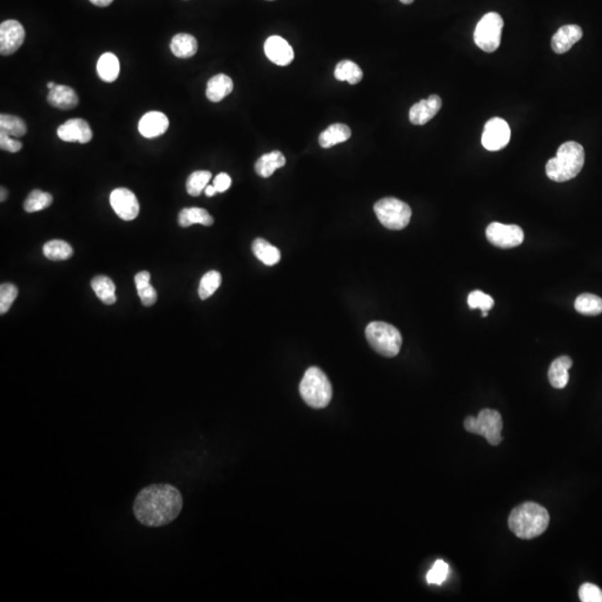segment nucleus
I'll return each instance as SVG.
<instances>
[{
	"mask_svg": "<svg viewBox=\"0 0 602 602\" xmlns=\"http://www.w3.org/2000/svg\"><path fill=\"white\" fill-rule=\"evenodd\" d=\"M183 498L175 486L158 483L142 488L133 504V512L140 523L148 527H165L179 517Z\"/></svg>",
	"mask_w": 602,
	"mask_h": 602,
	"instance_id": "f257e3e1",
	"label": "nucleus"
},
{
	"mask_svg": "<svg viewBox=\"0 0 602 602\" xmlns=\"http://www.w3.org/2000/svg\"><path fill=\"white\" fill-rule=\"evenodd\" d=\"M550 515L545 508L535 502H525L510 514L509 527L518 537L530 540L548 529Z\"/></svg>",
	"mask_w": 602,
	"mask_h": 602,
	"instance_id": "f03ea898",
	"label": "nucleus"
},
{
	"mask_svg": "<svg viewBox=\"0 0 602 602\" xmlns=\"http://www.w3.org/2000/svg\"><path fill=\"white\" fill-rule=\"evenodd\" d=\"M584 164V150L576 142H566L559 148L556 158L549 160L545 172L554 182H567L576 177Z\"/></svg>",
	"mask_w": 602,
	"mask_h": 602,
	"instance_id": "7ed1b4c3",
	"label": "nucleus"
},
{
	"mask_svg": "<svg viewBox=\"0 0 602 602\" xmlns=\"http://www.w3.org/2000/svg\"><path fill=\"white\" fill-rule=\"evenodd\" d=\"M299 392L307 405L317 410L327 407L332 398L329 379L318 367L307 369L299 385Z\"/></svg>",
	"mask_w": 602,
	"mask_h": 602,
	"instance_id": "20e7f679",
	"label": "nucleus"
},
{
	"mask_svg": "<svg viewBox=\"0 0 602 602\" xmlns=\"http://www.w3.org/2000/svg\"><path fill=\"white\" fill-rule=\"evenodd\" d=\"M369 345L384 357L398 356L402 347L403 338L398 328L383 322H373L366 327Z\"/></svg>",
	"mask_w": 602,
	"mask_h": 602,
	"instance_id": "39448f33",
	"label": "nucleus"
},
{
	"mask_svg": "<svg viewBox=\"0 0 602 602\" xmlns=\"http://www.w3.org/2000/svg\"><path fill=\"white\" fill-rule=\"evenodd\" d=\"M375 214L379 222L390 230H402L410 224L412 209L407 203L396 197H385L374 205Z\"/></svg>",
	"mask_w": 602,
	"mask_h": 602,
	"instance_id": "423d86ee",
	"label": "nucleus"
},
{
	"mask_svg": "<svg viewBox=\"0 0 602 602\" xmlns=\"http://www.w3.org/2000/svg\"><path fill=\"white\" fill-rule=\"evenodd\" d=\"M465 429L470 433L478 434L484 437L491 445L496 447L501 444V432L503 429V421L501 414L498 410H481L478 417L469 416L464 422Z\"/></svg>",
	"mask_w": 602,
	"mask_h": 602,
	"instance_id": "0eeeda50",
	"label": "nucleus"
},
{
	"mask_svg": "<svg viewBox=\"0 0 602 602\" xmlns=\"http://www.w3.org/2000/svg\"><path fill=\"white\" fill-rule=\"evenodd\" d=\"M504 21L498 13H488L483 16L474 31L476 46L486 53H493L501 44V35Z\"/></svg>",
	"mask_w": 602,
	"mask_h": 602,
	"instance_id": "6e6552de",
	"label": "nucleus"
},
{
	"mask_svg": "<svg viewBox=\"0 0 602 602\" xmlns=\"http://www.w3.org/2000/svg\"><path fill=\"white\" fill-rule=\"evenodd\" d=\"M488 242L502 249L519 247L525 240L523 230L515 224H503L493 222L486 228Z\"/></svg>",
	"mask_w": 602,
	"mask_h": 602,
	"instance_id": "1a4fd4ad",
	"label": "nucleus"
},
{
	"mask_svg": "<svg viewBox=\"0 0 602 602\" xmlns=\"http://www.w3.org/2000/svg\"><path fill=\"white\" fill-rule=\"evenodd\" d=\"M511 130L503 119L494 117L486 122L483 131L482 144L488 150H500L509 144Z\"/></svg>",
	"mask_w": 602,
	"mask_h": 602,
	"instance_id": "9d476101",
	"label": "nucleus"
},
{
	"mask_svg": "<svg viewBox=\"0 0 602 602\" xmlns=\"http://www.w3.org/2000/svg\"><path fill=\"white\" fill-rule=\"evenodd\" d=\"M109 203L117 216L124 221L134 220L140 213L138 197L131 190L125 187L115 189L109 195Z\"/></svg>",
	"mask_w": 602,
	"mask_h": 602,
	"instance_id": "9b49d317",
	"label": "nucleus"
},
{
	"mask_svg": "<svg viewBox=\"0 0 602 602\" xmlns=\"http://www.w3.org/2000/svg\"><path fill=\"white\" fill-rule=\"evenodd\" d=\"M25 40V29L18 21H3L0 25V54L3 56L13 54L21 48Z\"/></svg>",
	"mask_w": 602,
	"mask_h": 602,
	"instance_id": "f8f14e48",
	"label": "nucleus"
},
{
	"mask_svg": "<svg viewBox=\"0 0 602 602\" xmlns=\"http://www.w3.org/2000/svg\"><path fill=\"white\" fill-rule=\"evenodd\" d=\"M58 136L64 142L86 144L93 138V132L89 123L83 119H72L58 126Z\"/></svg>",
	"mask_w": 602,
	"mask_h": 602,
	"instance_id": "ddd939ff",
	"label": "nucleus"
},
{
	"mask_svg": "<svg viewBox=\"0 0 602 602\" xmlns=\"http://www.w3.org/2000/svg\"><path fill=\"white\" fill-rule=\"evenodd\" d=\"M265 54L268 60L278 66H287L295 58L294 50L286 39L280 36H271L266 40Z\"/></svg>",
	"mask_w": 602,
	"mask_h": 602,
	"instance_id": "4468645a",
	"label": "nucleus"
},
{
	"mask_svg": "<svg viewBox=\"0 0 602 602\" xmlns=\"http://www.w3.org/2000/svg\"><path fill=\"white\" fill-rule=\"evenodd\" d=\"M442 107V99L439 95H431L427 99H422L410 109V121L414 125L429 123Z\"/></svg>",
	"mask_w": 602,
	"mask_h": 602,
	"instance_id": "2eb2a0df",
	"label": "nucleus"
},
{
	"mask_svg": "<svg viewBox=\"0 0 602 602\" xmlns=\"http://www.w3.org/2000/svg\"><path fill=\"white\" fill-rule=\"evenodd\" d=\"M169 119L164 113L152 111L146 113L138 122V132L146 138L163 136L169 128Z\"/></svg>",
	"mask_w": 602,
	"mask_h": 602,
	"instance_id": "dca6fc26",
	"label": "nucleus"
},
{
	"mask_svg": "<svg viewBox=\"0 0 602 602\" xmlns=\"http://www.w3.org/2000/svg\"><path fill=\"white\" fill-rule=\"evenodd\" d=\"M584 36L582 28L578 25H566L558 29L551 39V47L557 54H564L571 50L576 43Z\"/></svg>",
	"mask_w": 602,
	"mask_h": 602,
	"instance_id": "f3484780",
	"label": "nucleus"
},
{
	"mask_svg": "<svg viewBox=\"0 0 602 602\" xmlns=\"http://www.w3.org/2000/svg\"><path fill=\"white\" fill-rule=\"evenodd\" d=\"M47 102L50 106L55 109H75L78 105V97L76 92L72 87L66 85H56L55 89H50Z\"/></svg>",
	"mask_w": 602,
	"mask_h": 602,
	"instance_id": "a211bd4d",
	"label": "nucleus"
},
{
	"mask_svg": "<svg viewBox=\"0 0 602 602\" xmlns=\"http://www.w3.org/2000/svg\"><path fill=\"white\" fill-rule=\"evenodd\" d=\"M572 367V359L568 356H561L553 361L549 368L548 377L551 386L562 390L568 385L569 369Z\"/></svg>",
	"mask_w": 602,
	"mask_h": 602,
	"instance_id": "6ab92c4d",
	"label": "nucleus"
},
{
	"mask_svg": "<svg viewBox=\"0 0 602 602\" xmlns=\"http://www.w3.org/2000/svg\"><path fill=\"white\" fill-rule=\"evenodd\" d=\"M234 91V82L224 74H218L210 78L207 85V97L212 103H219Z\"/></svg>",
	"mask_w": 602,
	"mask_h": 602,
	"instance_id": "aec40b11",
	"label": "nucleus"
},
{
	"mask_svg": "<svg viewBox=\"0 0 602 602\" xmlns=\"http://www.w3.org/2000/svg\"><path fill=\"white\" fill-rule=\"evenodd\" d=\"M351 136V130L348 125L336 123L330 125L319 136V144L322 148H330L337 144L344 143Z\"/></svg>",
	"mask_w": 602,
	"mask_h": 602,
	"instance_id": "412c9836",
	"label": "nucleus"
},
{
	"mask_svg": "<svg viewBox=\"0 0 602 602\" xmlns=\"http://www.w3.org/2000/svg\"><path fill=\"white\" fill-rule=\"evenodd\" d=\"M286 164V158L280 150H273L270 153L263 154L256 162L255 170L261 177H270L277 170Z\"/></svg>",
	"mask_w": 602,
	"mask_h": 602,
	"instance_id": "4be33fe9",
	"label": "nucleus"
},
{
	"mask_svg": "<svg viewBox=\"0 0 602 602\" xmlns=\"http://www.w3.org/2000/svg\"><path fill=\"white\" fill-rule=\"evenodd\" d=\"M171 52L174 56L177 58H190L195 56L197 52V42L195 36L187 34V33H180L175 35L172 38Z\"/></svg>",
	"mask_w": 602,
	"mask_h": 602,
	"instance_id": "5701e85b",
	"label": "nucleus"
},
{
	"mask_svg": "<svg viewBox=\"0 0 602 602\" xmlns=\"http://www.w3.org/2000/svg\"><path fill=\"white\" fill-rule=\"evenodd\" d=\"M97 74L102 81L113 83L120 75V62L116 55L113 53H105L102 55L97 62Z\"/></svg>",
	"mask_w": 602,
	"mask_h": 602,
	"instance_id": "b1692460",
	"label": "nucleus"
},
{
	"mask_svg": "<svg viewBox=\"0 0 602 602\" xmlns=\"http://www.w3.org/2000/svg\"><path fill=\"white\" fill-rule=\"evenodd\" d=\"M252 252L261 263L269 267L277 265L280 261L281 253L278 248L261 238H258L252 242Z\"/></svg>",
	"mask_w": 602,
	"mask_h": 602,
	"instance_id": "393cba45",
	"label": "nucleus"
},
{
	"mask_svg": "<svg viewBox=\"0 0 602 602\" xmlns=\"http://www.w3.org/2000/svg\"><path fill=\"white\" fill-rule=\"evenodd\" d=\"M212 216L208 211L202 208H185L179 213V224L183 228L193 226V224H202V226H212Z\"/></svg>",
	"mask_w": 602,
	"mask_h": 602,
	"instance_id": "a878e982",
	"label": "nucleus"
},
{
	"mask_svg": "<svg viewBox=\"0 0 602 602\" xmlns=\"http://www.w3.org/2000/svg\"><path fill=\"white\" fill-rule=\"evenodd\" d=\"M91 286L103 304L113 305L116 302V288L112 279H109L106 275H97L92 280Z\"/></svg>",
	"mask_w": 602,
	"mask_h": 602,
	"instance_id": "bb28decb",
	"label": "nucleus"
},
{
	"mask_svg": "<svg viewBox=\"0 0 602 602\" xmlns=\"http://www.w3.org/2000/svg\"><path fill=\"white\" fill-rule=\"evenodd\" d=\"M335 77L337 81L348 82L351 85L359 84L363 80V70L356 62L349 60L338 62L335 68Z\"/></svg>",
	"mask_w": 602,
	"mask_h": 602,
	"instance_id": "cd10ccee",
	"label": "nucleus"
},
{
	"mask_svg": "<svg viewBox=\"0 0 602 602\" xmlns=\"http://www.w3.org/2000/svg\"><path fill=\"white\" fill-rule=\"evenodd\" d=\"M150 275L148 271H142L136 275V286L138 296L144 306L150 307L155 304L158 299L155 289L150 283Z\"/></svg>",
	"mask_w": 602,
	"mask_h": 602,
	"instance_id": "c85d7f7f",
	"label": "nucleus"
},
{
	"mask_svg": "<svg viewBox=\"0 0 602 602\" xmlns=\"http://www.w3.org/2000/svg\"><path fill=\"white\" fill-rule=\"evenodd\" d=\"M0 132L13 138H23L27 133L25 121L16 115H0Z\"/></svg>",
	"mask_w": 602,
	"mask_h": 602,
	"instance_id": "c756f323",
	"label": "nucleus"
},
{
	"mask_svg": "<svg viewBox=\"0 0 602 602\" xmlns=\"http://www.w3.org/2000/svg\"><path fill=\"white\" fill-rule=\"evenodd\" d=\"M45 257L53 261H62L70 259L73 256V248L70 244L62 240H52L47 242L43 248Z\"/></svg>",
	"mask_w": 602,
	"mask_h": 602,
	"instance_id": "7c9ffc66",
	"label": "nucleus"
},
{
	"mask_svg": "<svg viewBox=\"0 0 602 602\" xmlns=\"http://www.w3.org/2000/svg\"><path fill=\"white\" fill-rule=\"evenodd\" d=\"M574 308L579 314L597 316L602 314V299L592 294H582L576 299Z\"/></svg>",
	"mask_w": 602,
	"mask_h": 602,
	"instance_id": "2f4dec72",
	"label": "nucleus"
},
{
	"mask_svg": "<svg viewBox=\"0 0 602 602\" xmlns=\"http://www.w3.org/2000/svg\"><path fill=\"white\" fill-rule=\"evenodd\" d=\"M53 203V197L50 193L43 192L40 190H34L29 193L25 203H23V209L28 213L38 212V211L45 210V209L50 207Z\"/></svg>",
	"mask_w": 602,
	"mask_h": 602,
	"instance_id": "473e14b6",
	"label": "nucleus"
},
{
	"mask_svg": "<svg viewBox=\"0 0 602 602\" xmlns=\"http://www.w3.org/2000/svg\"><path fill=\"white\" fill-rule=\"evenodd\" d=\"M221 281H222V278H221L220 273H218V271L212 270L205 273L201 279L200 286H199V297L202 300L210 298L221 286Z\"/></svg>",
	"mask_w": 602,
	"mask_h": 602,
	"instance_id": "72a5a7b5",
	"label": "nucleus"
},
{
	"mask_svg": "<svg viewBox=\"0 0 602 602\" xmlns=\"http://www.w3.org/2000/svg\"><path fill=\"white\" fill-rule=\"evenodd\" d=\"M212 174L209 171L193 172L187 180V191L192 197H199L203 190L208 187Z\"/></svg>",
	"mask_w": 602,
	"mask_h": 602,
	"instance_id": "f704fd0d",
	"label": "nucleus"
},
{
	"mask_svg": "<svg viewBox=\"0 0 602 602\" xmlns=\"http://www.w3.org/2000/svg\"><path fill=\"white\" fill-rule=\"evenodd\" d=\"M17 296L18 289L13 283H3L0 286V314H6L11 309Z\"/></svg>",
	"mask_w": 602,
	"mask_h": 602,
	"instance_id": "c9c22d12",
	"label": "nucleus"
},
{
	"mask_svg": "<svg viewBox=\"0 0 602 602\" xmlns=\"http://www.w3.org/2000/svg\"><path fill=\"white\" fill-rule=\"evenodd\" d=\"M467 304L471 309H481L482 312H490L493 308L494 300L492 297L484 294L483 291L474 290L469 295Z\"/></svg>",
	"mask_w": 602,
	"mask_h": 602,
	"instance_id": "e433bc0d",
	"label": "nucleus"
},
{
	"mask_svg": "<svg viewBox=\"0 0 602 602\" xmlns=\"http://www.w3.org/2000/svg\"><path fill=\"white\" fill-rule=\"evenodd\" d=\"M447 574H449V564L443 560H437L426 576V580L429 584L441 586L447 580Z\"/></svg>",
	"mask_w": 602,
	"mask_h": 602,
	"instance_id": "4c0bfd02",
	"label": "nucleus"
},
{
	"mask_svg": "<svg viewBox=\"0 0 602 602\" xmlns=\"http://www.w3.org/2000/svg\"><path fill=\"white\" fill-rule=\"evenodd\" d=\"M579 598L582 602H602V590L592 584H584L579 589Z\"/></svg>",
	"mask_w": 602,
	"mask_h": 602,
	"instance_id": "58836bf2",
	"label": "nucleus"
},
{
	"mask_svg": "<svg viewBox=\"0 0 602 602\" xmlns=\"http://www.w3.org/2000/svg\"><path fill=\"white\" fill-rule=\"evenodd\" d=\"M23 148L21 141L16 140L13 136H7L5 133L0 132V148L7 150L11 153H17Z\"/></svg>",
	"mask_w": 602,
	"mask_h": 602,
	"instance_id": "ea45409f",
	"label": "nucleus"
},
{
	"mask_svg": "<svg viewBox=\"0 0 602 602\" xmlns=\"http://www.w3.org/2000/svg\"><path fill=\"white\" fill-rule=\"evenodd\" d=\"M231 177H229L226 173H220L217 175L216 179L213 181V185L216 187L218 193L226 192V190L231 187Z\"/></svg>",
	"mask_w": 602,
	"mask_h": 602,
	"instance_id": "a19ab883",
	"label": "nucleus"
},
{
	"mask_svg": "<svg viewBox=\"0 0 602 602\" xmlns=\"http://www.w3.org/2000/svg\"><path fill=\"white\" fill-rule=\"evenodd\" d=\"M93 5L97 6V7H107V6L111 5V4L114 1V0H89Z\"/></svg>",
	"mask_w": 602,
	"mask_h": 602,
	"instance_id": "79ce46f5",
	"label": "nucleus"
},
{
	"mask_svg": "<svg viewBox=\"0 0 602 602\" xmlns=\"http://www.w3.org/2000/svg\"><path fill=\"white\" fill-rule=\"evenodd\" d=\"M218 193L214 185H208V187H205V195L207 197H213V195H216Z\"/></svg>",
	"mask_w": 602,
	"mask_h": 602,
	"instance_id": "37998d69",
	"label": "nucleus"
},
{
	"mask_svg": "<svg viewBox=\"0 0 602 602\" xmlns=\"http://www.w3.org/2000/svg\"><path fill=\"white\" fill-rule=\"evenodd\" d=\"M7 195H8L7 190H6L5 187H1V197H0V201H1V202H4V201H5L6 199H7Z\"/></svg>",
	"mask_w": 602,
	"mask_h": 602,
	"instance_id": "c03bdc74",
	"label": "nucleus"
},
{
	"mask_svg": "<svg viewBox=\"0 0 602 602\" xmlns=\"http://www.w3.org/2000/svg\"><path fill=\"white\" fill-rule=\"evenodd\" d=\"M56 85H58V84H55L54 82H50V83H47V87H48V89H50H50H55V87H56Z\"/></svg>",
	"mask_w": 602,
	"mask_h": 602,
	"instance_id": "a18cd8bd",
	"label": "nucleus"
},
{
	"mask_svg": "<svg viewBox=\"0 0 602 602\" xmlns=\"http://www.w3.org/2000/svg\"><path fill=\"white\" fill-rule=\"evenodd\" d=\"M400 1L404 4V5H410V4L413 3L414 0H400Z\"/></svg>",
	"mask_w": 602,
	"mask_h": 602,
	"instance_id": "49530a36",
	"label": "nucleus"
},
{
	"mask_svg": "<svg viewBox=\"0 0 602 602\" xmlns=\"http://www.w3.org/2000/svg\"><path fill=\"white\" fill-rule=\"evenodd\" d=\"M488 312H482L483 317L488 316Z\"/></svg>",
	"mask_w": 602,
	"mask_h": 602,
	"instance_id": "de8ad7c7",
	"label": "nucleus"
}]
</instances>
